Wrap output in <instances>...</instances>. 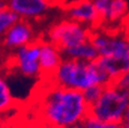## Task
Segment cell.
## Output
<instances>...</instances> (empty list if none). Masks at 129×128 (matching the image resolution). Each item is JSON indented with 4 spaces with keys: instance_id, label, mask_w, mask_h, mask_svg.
Wrapping results in <instances>:
<instances>
[{
    "instance_id": "19",
    "label": "cell",
    "mask_w": 129,
    "mask_h": 128,
    "mask_svg": "<svg viewBox=\"0 0 129 128\" xmlns=\"http://www.w3.org/2000/svg\"><path fill=\"white\" fill-rule=\"evenodd\" d=\"M112 84H114L116 88L121 89V90L129 91V72L121 74L119 78H116L115 80L113 81Z\"/></svg>"
},
{
    "instance_id": "8",
    "label": "cell",
    "mask_w": 129,
    "mask_h": 128,
    "mask_svg": "<svg viewBox=\"0 0 129 128\" xmlns=\"http://www.w3.org/2000/svg\"><path fill=\"white\" fill-rule=\"evenodd\" d=\"M7 6L21 20H37L43 17L52 6V0H6Z\"/></svg>"
},
{
    "instance_id": "22",
    "label": "cell",
    "mask_w": 129,
    "mask_h": 128,
    "mask_svg": "<svg viewBox=\"0 0 129 128\" xmlns=\"http://www.w3.org/2000/svg\"><path fill=\"white\" fill-rule=\"evenodd\" d=\"M63 128H85V127H84V122H81V123H76V125L68 126V127H63Z\"/></svg>"
},
{
    "instance_id": "5",
    "label": "cell",
    "mask_w": 129,
    "mask_h": 128,
    "mask_svg": "<svg viewBox=\"0 0 129 128\" xmlns=\"http://www.w3.org/2000/svg\"><path fill=\"white\" fill-rule=\"evenodd\" d=\"M14 52V64L20 74L27 79H36L42 76L39 64L40 44L38 40L20 47Z\"/></svg>"
},
{
    "instance_id": "23",
    "label": "cell",
    "mask_w": 129,
    "mask_h": 128,
    "mask_svg": "<svg viewBox=\"0 0 129 128\" xmlns=\"http://www.w3.org/2000/svg\"><path fill=\"white\" fill-rule=\"evenodd\" d=\"M0 128H9V127H7V126L3 125V123H0Z\"/></svg>"
},
{
    "instance_id": "18",
    "label": "cell",
    "mask_w": 129,
    "mask_h": 128,
    "mask_svg": "<svg viewBox=\"0 0 129 128\" xmlns=\"http://www.w3.org/2000/svg\"><path fill=\"white\" fill-rule=\"evenodd\" d=\"M111 1H112V0H93L94 7H96L97 12H98V14H99L102 20H105L108 11H110Z\"/></svg>"
},
{
    "instance_id": "7",
    "label": "cell",
    "mask_w": 129,
    "mask_h": 128,
    "mask_svg": "<svg viewBox=\"0 0 129 128\" xmlns=\"http://www.w3.org/2000/svg\"><path fill=\"white\" fill-rule=\"evenodd\" d=\"M36 42L35 30L30 21L21 20L14 24L3 37V45L12 51L19 50L25 45Z\"/></svg>"
},
{
    "instance_id": "2",
    "label": "cell",
    "mask_w": 129,
    "mask_h": 128,
    "mask_svg": "<svg viewBox=\"0 0 129 128\" xmlns=\"http://www.w3.org/2000/svg\"><path fill=\"white\" fill-rule=\"evenodd\" d=\"M48 82L58 87L83 92L92 85L107 87L112 84L113 80L97 60L85 62L64 58Z\"/></svg>"
},
{
    "instance_id": "6",
    "label": "cell",
    "mask_w": 129,
    "mask_h": 128,
    "mask_svg": "<svg viewBox=\"0 0 129 128\" xmlns=\"http://www.w3.org/2000/svg\"><path fill=\"white\" fill-rule=\"evenodd\" d=\"M91 43L98 51L99 57L129 58V40L103 32H92Z\"/></svg>"
},
{
    "instance_id": "16",
    "label": "cell",
    "mask_w": 129,
    "mask_h": 128,
    "mask_svg": "<svg viewBox=\"0 0 129 128\" xmlns=\"http://www.w3.org/2000/svg\"><path fill=\"white\" fill-rule=\"evenodd\" d=\"M104 88L105 87H102V85H92V87H90V88L83 91V96L85 98V100L89 103V105H92L94 101L98 100Z\"/></svg>"
},
{
    "instance_id": "20",
    "label": "cell",
    "mask_w": 129,
    "mask_h": 128,
    "mask_svg": "<svg viewBox=\"0 0 129 128\" xmlns=\"http://www.w3.org/2000/svg\"><path fill=\"white\" fill-rule=\"evenodd\" d=\"M121 127L122 128H129V109L127 110L126 114H124L123 119L121 121Z\"/></svg>"
},
{
    "instance_id": "21",
    "label": "cell",
    "mask_w": 129,
    "mask_h": 128,
    "mask_svg": "<svg viewBox=\"0 0 129 128\" xmlns=\"http://www.w3.org/2000/svg\"><path fill=\"white\" fill-rule=\"evenodd\" d=\"M84 0H64V4L66 5H73V4H78V3H82Z\"/></svg>"
},
{
    "instance_id": "4",
    "label": "cell",
    "mask_w": 129,
    "mask_h": 128,
    "mask_svg": "<svg viewBox=\"0 0 129 128\" xmlns=\"http://www.w3.org/2000/svg\"><path fill=\"white\" fill-rule=\"evenodd\" d=\"M92 31L78 22L64 19L56 22L47 31V39L63 52L91 39Z\"/></svg>"
},
{
    "instance_id": "15",
    "label": "cell",
    "mask_w": 129,
    "mask_h": 128,
    "mask_svg": "<svg viewBox=\"0 0 129 128\" xmlns=\"http://www.w3.org/2000/svg\"><path fill=\"white\" fill-rule=\"evenodd\" d=\"M128 11V3L127 0H112L110 6V11L105 17L106 21L114 22L121 19Z\"/></svg>"
},
{
    "instance_id": "11",
    "label": "cell",
    "mask_w": 129,
    "mask_h": 128,
    "mask_svg": "<svg viewBox=\"0 0 129 128\" xmlns=\"http://www.w3.org/2000/svg\"><path fill=\"white\" fill-rule=\"evenodd\" d=\"M97 62L114 81L121 74L129 72V58H113V57H99Z\"/></svg>"
},
{
    "instance_id": "17",
    "label": "cell",
    "mask_w": 129,
    "mask_h": 128,
    "mask_svg": "<svg viewBox=\"0 0 129 128\" xmlns=\"http://www.w3.org/2000/svg\"><path fill=\"white\" fill-rule=\"evenodd\" d=\"M84 127L85 128H122L121 123H113V122H105L99 121L94 118L89 117L84 121Z\"/></svg>"
},
{
    "instance_id": "13",
    "label": "cell",
    "mask_w": 129,
    "mask_h": 128,
    "mask_svg": "<svg viewBox=\"0 0 129 128\" xmlns=\"http://www.w3.org/2000/svg\"><path fill=\"white\" fill-rule=\"evenodd\" d=\"M19 20V16L7 6V1L0 0V37L3 38Z\"/></svg>"
},
{
    "instance_id": "9",
    "label": "cell",
    "mask_w": 129,
    "mask_h": 128,
    "mask_svg": "<svg viewBox=\"0 0 129 128\" xmlns=\"http://www.w3.org/2000/svg\"><path fill=\"white\" fill-rule=\"evenodd\" d=\"M40 53H39V64L42 69V76H45L47 81L59 68L61 62L63 61V53L58 46L52 44L48 40H40Z\"/></svg>"
},
{
    "instance_id": "12",
    "label": "cell",
    "mask_w": 129,
    "mask_h": 128,
    "mask_svg": "<svg viewBox=\"0 0 129 128\" xmlns=\"http://www.w3.org/2000/svg\"><path fill=\"white\" fill-rule=\"evenodd\" d=\"M64 58L68 59H74V60H80V61H85V62H91L96 61L99 58V53L96 50L94 45L91 43V40L80 44V45L75 46L69 50H66L62 52Z\"/></svg>"
},
{
    "instance_id": "3",
    "label": "cell",
    "mask_w": 129,
    "mask_h": 128,
    "mask_svg": "<svg viewBox=\"0 0 129 128\" xmlns=\"http://www.w3.org/2000/svg\"><path fill=\"white\" fill-rule=\"evenodd\" d=\"M129 109V91L114 84L105 87L98 100L90 105V117L99 121L121 123Z\"/></svg>"
},
{
    "instance_id": "10",
    "label": "cell",
    "mask_w": 129,
    "mask_h": 128,
    "mask_svg": "<svg viewBox=\"0 0 129 128\" xmlns=\"http://www.w3.org/2000/svg\"><path fill=\"white\" fill-rule=\"evenodd\" d=\"M64 12L67 19L78 22L85 27H93L102 21L99 14L94 7L93 0H84L82 3L66 5Z\"/></svg>"
},
{
    "instance_id": "1",
    "label": "cell",
    "mask_w": 129,
    "mask_h": 128,
    "mask_svg": "<svg viewBox=\"0 0 129 128\" xmlns=\"http://www.w3.org/2000/svg\"><path fill=\"white\" fill-rule=\"evenodd\" d=\"M42 119L51 128H63L81 123L90 117V105L82 91L50 83L39 101Z\"/></svg>"
},
{
    "instance_id": "14",
    "label": "cell",
    "mask_w": 129,
    "mask_h": 128,
    "mask_svg": "<svg viewBox=\"0 0 129 128\" xmlns=\"http://www.w3.org/2000/svg\"><path fill=\"white\" fill-rule=\"evenodd\" d=\"M15 104L13 91L7 80L0 74V114L8 112Z\"/></svg>"
}]
</instances>
